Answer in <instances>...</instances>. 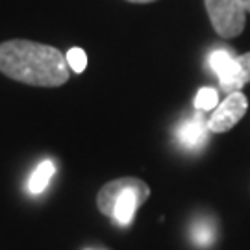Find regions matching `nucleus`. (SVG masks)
I'll return each mask as SVG.
<instances>
[{
  "label": "nucleus",
  "instance_id": "1",
  "mask_svg": "<svg viewBox=\"0 0 250 250\" xmlns=\"http://www.w3.org/2000/svg\"><path fill=\"white\" fill-rule=\"evenodd\" d=\"M67 56L56 46L9 39L0 43V72L34 87H62L69 82Z\"/></svg>",
  "mask_w": 250,
  "mask_h": 250
},
{
  "label": "nucleus",
  "instance_id": "2",
  "mask_svg": "<svg viewBox=\"0 0 250 250\" xmlns=\"http://www.w3.org/2000/svg\"><path fill=\"white\" fill-rule=\"evenodd\" d=\"M150 188L146 182L134 176L107 182L97 195V208L106 217H111L119 226H130L135 211L148 200Z\"/></svg>",
  "mask_w": 250,
  "mask_h": 250
},
{
  "label": "nucleus",
  "instance_id": "3",
  "mask_svg": "<svg viewBox=\"0 0 250 250\" xmlns=\"http://www.w3.org/2000/svg\"><path fill=\"white\" fill-rule=\"evenodd\" d=\"M213 30L224 39L241 36L247 24V9L241 0H204Z\"/></svg>",
  "mask_w": 250,
  "mask_h": 250
},
{
  "label": "nucleus",
  "instance_id": "4",
  "mask_svg": "<svg viewBox=\"0 0 250 250\" xmlns=\"http://www.w3.org/2000/svg\"><path fill=\"white\" fill-rule=\"evenodd\" d=\"M249 109V100L241 91H232L228 97L215 107L211 117L208 119V126L215 134H223L232 130L233 126L241 121Z\"/></svg>",
  "mask_w": 250,
  "mask_h": 250
},
{
  "label": "nucleus",
  "instance_id": "5",
  "mask_svg": "<svg viewBox=\"0 0 250 250\" xmlns=\"http://www.w3.org/2000/svg\"><path fill=\"white\" fill-rule=\"evenodd\" d=\"M209 126L208 121L202 117V111H197L193 117H188L186 121H182L176 128V141L188 150H198L202 148L208 141V134H209Z\"/></svg>",
  "mask_w": 250,
  "mask_h": 250
},
{
  "label": "nucleus",
  "instance_id": "6",
  "mask_svg": "<svg viewBox=\"0 0 250 250\" xmlns=\"http://www.w3.org/2000/svg\"><path fill=\"white\" fill-rule=\"evenodd\" d=\"M208 63H209L211 71L217 74V78L221 82V87L224 89V87L232 82L233 74H235V65H237L235 58H233L228 50L219 48V50H213V52L209 54Z\"/></svg>",
  "mask_w": 250,
  "mask_h": 250
},
{
  "label": "nucleus",
  "instance_id": "7",
  "mask_svg": "<svg viewBox=\"0 0 250 250\" xmlns=\"http://www.w3.org/2000/svg\"><path fill=\"white\" fill-rule=\"evenodd\" d=\"M54 172H56L54 161H50V160L41 161V163L36 167V170L32 172L30 180H28V191H30L32 195L43 193V191L46 189V186H48L50 178L54 176Z\"/></svg>",
  "mask_w": 250,
  "mask_h": 250
},
{
  "label": "nucleus",
  "instance_id": "8",
  "mask_svg": "<svg viewBox=\"0 0 250 250\" xmlns=\"http://www.w3.org/2000/svg\"><path fill=\"white\" fill-rule=\"evenodd\" d=\"M237 62V67H235V74H233L232 82L224 87L228 93L232 91H239L243 85H247L250 82V52L243 54V56H237L235 58Z\"/></svg>",
  "mask_w": 250,
  "mask_h": 250
},
{
  "label": "nucleus",
  "instance_id": "9",
  "mask_svg": "<svg viewBox=\"0 0 250 250\" xmlns=\"http://www.w3.org/2000/svg\"><path fill=\"white\" fill-rule=\"evenodd\" d=\"M191 239L198 247H209L215 241V226L208 219H200L191 228Z\"/></svg>",
  "mask_w": 250,
  "mask_h": 250
},
{
  "label": "nucleus",
  "instance_id": "10",
  "mask_svg": "<svg viewBox=\"0 0 250 250\" xmlns=\"http://www.w3.org/2000/svg\"><path fill=\"white\" fill-rule=\"evenodd\" d=\"M217 104H219V93L213 87H202V89H198L197 97H195V109L197 111L215 109Z\"/></svg>",
  "mask_w": 250,
  "mask_h": 250
},
{
  "label": "nucleus",
  "instance_id": "11",
  "mask_svg": "<svg viewBox=\"0 0 250 250\" xmlns=\"http://www.w3.org/2000/svg\"><path fill=\"white\" fill-rule=\"evenodd\" d=\"M65 56H67L69 67H71L76 74H82V72L85 71V67H87V54L83 52L82 48L74 46V48H71Z\"/></svg>",
  "mask_w": 250,
  "mask_h": 250
},
{
  "label": "nucleus",
  "instance_id": "12",
  "mask_svg": "<svg viewBox=\"0 0 250 250\" xmlns=\"http://www.w3.org/2000/svg\"><path fill=\"white\" fill-rule=\"evenodd\" d=\"M132 4H148V2H156V0H128Z\"/></svg>",
  "mask_w": 250,
  "mask_h": 250
},
{
  "label": "nucleus",
  "instance_id": "13",
  "mask_svg": "<svg viewBox=\"0 0 250 250\" xmlns=\"http://www.w3.org/2000/svg\"><path fill=\"white\" fill-rule=\"evenodd\" d=\"M243 8L247 9V13H250V0H241Z\"/></svg>",
  "mask_w": 250,
  "mask_h": 250
}]
</instances>
